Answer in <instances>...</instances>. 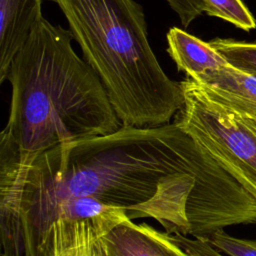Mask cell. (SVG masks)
<instances>
[{
  "label": "cell",
  "instance_id": "3",
  "mask_svg": "<svg viewBox=\"0 0 256 256\" xmlns=\"http://www.w3.org/2000/svg\"><path fill=\"white\" fill-rule=\"evenodd\" d=\"M63 13L83 59L102 81L122 126L170 123L184 104L149 43L143 7L135 0H48Z\"/></svg>",
  "mask_w": 256,
  "mask_h": 256
},
{
  "label": "cell",
  "instance_id": "6",
  "mask_svg": "<svg viewBox=\"0 0 256 256\" xmlns=\"http://www.w3.org/2000/svg\"><path fill=\"white\" fill-rule=\"evenodd\" d=\"M191 79L215 101L256 119V76L226 64L208 69Z\"/></svg>",
  "mask_w": 256,
  "mask_h": 256
},
{
  "label": "cell",
  "instance_id": "8",
  "mask_svg": "<svg viewBox=\"0 0 256 256\" xmlns=\"http://www.w3.org/2000/svg\"><path fill=\"white\" fill-rule=\"evenodd\" d=\"M167 52L178 71L193 78L208 70L228 64L209 42H205L179 27H172L166 34Z\"/></svg>",
  "mask_w": 256,
  "mask_h": 256
},
{
  "label": "cell",
  "instance_id": "2",
  "mask_svg": "<svg viewBox=\"0 0 256 256\" xmlns=\"http://www.w3.org/2000/svg\"><path fill=\"white\" fill-rule=\"evenodd\" d=\"M68 29L40 17L15 55L8 122L0 135V174L25 167L61 144L113 133L122 124Z\"/></svg>",
  "mask_w": 256,
  "mask_h": 256
},
{
  "label": "cell",
  "instance_id": "4",
  "mask_svg": "<svg viewBox=\"0 0 256 256\" xmlns=\"http://www.w3.org/2000/svg\"><path fill=\"white\" fill-rule=\"evenodd\" d=\"M180 83L184 104L174 123L256 198V119L215 101L189 77Z\"/></svg>",
  "mask_w": 256,
  "mask_h": 256
},
{
  "label": "cell",
  "instance_id": "5",
  "mask_svg": "<svg viewBox=\"0 0 256 256\" xmlns=\"http://www.w3.org/2000/svg\"><path fill=\"white\" fill-rule=\"evenodd\" d=\"M104 256H189L170 234L126 218L99 239Z\"/></svg>",
  "mask_w": 256,
  "mask_h": 256
},
{
  "label": "cell",
  "instance_id": "11",
  "mask_svg": "<svg viewBox=\"0 0 256 256\" xmlns=\"http://www.w3.org/2000/svg\"><path fill=\"white\" fill-rule=\"evenodd\" d=\"M205 238L215 248L229 256H256V240L237 238L227 234L223 229L217 230Z\"/></svg>",
  "mask_w": 256,
  "mask_h": 256
},
{
  "label": "cell",
  "instance_id": "10",
  "mask_svg": "<svg viewBox=\"0 0 256 256\" xmlns=\"http://www.w3.org/2000/svg\"><path fill=\"white\" fill-rule=\"evenodd\" d=\"M205 13L211 17L223 19L244 31L256 27V20L242 0H204Z\"/></svg>",
  "mask_w": 256,
  "mask_h": 256
},
{
  "label": "cell",
  "instance_id": "9",
  "mask_svg": "<svg viewBox=\"0 0 256 256\" xmlns=\"http://www.w3.org/2000/svg\"><path fill=\"white\" fill-rule=\"evenodd\" d=\"M209 44L228 64L256 76V42L215 38L209 41Z\"/></svg>",
  "mask_w": 256,
  "mask_h": 256
},
{
  "label": "cell",
  "instance_id": "1",
  "mask_svg": "<svg viewBox=\"0 0 256 256\" xmlns=\"http://www.w3.org/2000/svg\"><path fill=\"white\" fill-rule=\"evenodd\" d=\"M70 196L150 217L168 234L256 223V198L174 122L61 144L0 174V214Z\"/></svg>",
  "mask_w": 256,
  "mask_h": 256
},
{
  "label": "cell",
  "instance_id": "7",
  "mask_svg": "<svg viewBox=\"0 0 256 256\" xmlns=\"http://www.w3.org/2000/svg\"><path fill=\"white\" fill-rule=\"evenodd\" d=\"M43 0H0V83L12 60L42 17Z\"/></svg>",
  "mask_w": 256,
  "mask_h": 256
},
{
  "label": "cell",
  "instance_id": "14",
  "mask_svg": "<svg viewBox=\"0 0 256 256\" xmlns=\"http://www.w3.org/2000/svg\"><path fill=\"white\" fill-rule=\"evenodd\" d=\"M95 242H85L67 250L62 256H95Z\"/></svg>",
  "mask_w": 256,
  "mask_h": 256
},
{
  "label": "cell",
  "instance_id": "13",
  "mask_svg": "<svg viewBox=\"0 0 256 256\" xmlns=\"http://www.w3.org/2000/svg\"><path fill=\"white\" fill-rule=\"evenodd\" d=\"M173 12L178 16L180 23L187 28L196 18L206 10L204 0H165Z\"/></svg>",
  "mask_w": 256,
  "mask_h": 256
},
{
  "label": "cell",
  "instance_id": "15",
  "mask_svg": "<svg viewBox=\"0 0 256 256\" xmlns=\"http://www.w3.org/2000/svg\"><path fill=\"white\" fill-rule=\"evenodd\" d=\"M95 256H104L103 251L101 249V246L99 244V240L95 244Z\"/></svg>",
  "mask_w": 256,
  "mask_h": 256
},
{
  "label": "cell",
  "instance_id": "12",
  "mask_svg": "<svg viewBox=\"0 0 256 256\" xmlns=\"http://www.w3.org/2000/svg\"><path fill=\"white\" fill-rule=\"evenodd\" d=\"M170 236L189 256H223L205 237L189 238L180 233L170 234Z\"/></svg>",
  "mask_w": 256,
  "mask_h": 256
}]
</instances>
